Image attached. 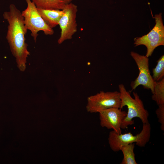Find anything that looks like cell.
<instances>
[{"label": "cell", "mask_w": 164, "mask_h": 164, "mask_svg": "<svg viewBox=\"0 0 164 164\" xmlns=\"http://www.w3.org/2000/svg\"><path fill=\"white\" fill-rule=\"evenodd\" d=\"M9 8V11L3 14L9 24L6 39L18 68L23 72L26 69L27 59L30 55L25 37L28 30L20 11L13 4H10Z\"/></svg>", "instance_id": "cell-1"}, {"label": "cell", "mask_w": 164, "mask_h": 164, "mask_svg": "<svg viewBox=\"0 0 164 164\" xmlns=\"http://www.w3.org/2000/svg\"><path fill=\"white\" fill-rule=\"evenodd\" d=\"M118 88L121 100L120 108L121 109L126 106L128 108L127 115L122 121L121 128L125 129L129 125L134 124V120L132 119L135 117L140 118L143 124L149 122V114L145 109L143 102L137 93L133 92L134 96L133 98L123 84H119Z\"/></svg>", "instance_id": "cell-2"}, {"label": "cell", "mask_w": 164, "mask_h": 164, "mask_svg": "<svg viewBox=\"0 0 164 164\" xmlns=\"http://www.w3.org/2000/svg\"><path fill=\"white\" fill-rule=\"evenodd\" d=\"M151 133V126L149 122L143 124L142 130L135 135L130 132L118 134L112 130L109 134L108 144L111 149L114 152L120 151V147L123 145L132 143L140 147H144L149 141Z\"/></svg>", "instance_id": "cell-3"}, {"label": "cell", "mask_w": 164, "mask_h": 164, "mask_svg": "<svg viewBox=\"0 0 164 164\" xmlns=\"http://www.w3.org/2000/svg\"><path fill=\"white\" fill-rule=\"evenodd\" d=\"M26 8L21 13L24 19L25 26L31 32V35L36 42L38 36V32L43 31L46 35L53 34V28L50 27L45 22L38 12L34 3L31 0H26Z\"/></svg>", "instance_id": "cell-4"}, {"label": "cell", "mask_w": 164, "mask_h": 164, "mask_svg": "<svg viewBox=\"0 0 164 164\" xmlns=\"http://www.w3.org/2000/svg\"><path fill=\"white\" fill-rule=\"evenodd\" d=\"M154 18L155 24L152 29L147 34L134 39L135 46L144 45L146 47L145 56L147 57L151 56L156 47L164 45V26L162 13L155 15Z\"/></svg>", "instance_id": "cell-5"}, {"label": "cell", "mask_w": 164, "mask_h": 164, "mask_svg": "<svg viewBox=\"0 0 164 164\" xmlns=\"http://www.w3.org/2000/svg\"><path fill=\"white\" fill-rule=\"evenodd\" d=\"M120 92L118 91H101L87 97L86 110L88 112L95 113L111 108H120Z\"/></svg>", "instance_id": "cell-6"}, {"label": "cell", "mask_w": 164, "mask_h": 164, "mask_svg": "<svg viewBox=\"0 0 164 164\" xmlns=\"http://www.w3.org/2000/svg\"><path fill=\"white\" fill-rule=\"evenodd\" d=\"M62 10L63 14L59 22L61 30L60 36L57 41L59 44L71 39L77 31L76 20L77 6L70 2L66 4Z\"/></svg>", "instance_id": "cell-7"}, {"label": "cell", "mask_w": 164, "mask_h": 164, "mask_svg": "<svg viewBox=\"0 0 164 164\" xmlns=\"http://www.w3.org/2000/svg\"><path fill=\"white\" fill-rule=\"evenodd\" d=\"M131 55L135 61L139 70L138 77L131 83L132 90H135L138 86L142 85L145 88L150 90L153 94L155 81L150 74L148 57L133 51L131 52Z\"/></svg>", "instance_id": "cell-8"}, {"label": "cell", "mask_w": 164, "mask_h": 164, "mask_svg": "<svg viewBox=\"0 0 164 164\" xmlns=\"http://www.w3.org/2000/svg\"><path fill=\"white\" fill-rule=\"evenodd\" d=\"M99 113L101 127L112 129L118 134L121 133V124L127 112L121 111L120 108H113L102 110Z\"/></svg>", "instance_id": "cell-9"}, {"label": "cell", "mask_w": 164, "mask_h": 164, "mask_svg": "<svg viewBox=\"0 0 164 164\" xmlns=\"http://www.w3.org/2000/svg\"><path fill=\"white\" fill-rule=\"evenodd\" d=\"M37 10L45 22L52 28L59 25V20L63 14L62 10L38 8Z\"/></svg>", "instance_id": "cell-10"}, {"label": "cell", "mask_w": 164, "mask_h": 164, "mask_svg": "<svg viewBox=\"0 0 164 164\" xmlns=\"http://www.w3.org/2000/svg\"><path fill=\"white\" fill-rule=\"evenodd\" d=\"M37 8L62 10L66 4L63 0H32Z\"/></svg>", "instance_id": "cell-11"}, {"label": "cell", "mask_w": 164, "mask_h": 164, "mask_svg": "<svg viewBox=\"0 0 164 164\" xmlns=\"http://www.w3.org/2000/svg\"><path fill=\"white\" fill-rule=\"evenodd\" d=\"M135 143H131L122 146L120 150L123 153V157L121 164H137L135 158L134 149Z\"/></svg>", "instance_id": "cell-12"}, {"label": "cell", "mask_w": 164, "mask_h": 164, "mask_svg": "<svg viewBox=\"0 0 164 164\" xmlns=\"http://www.w3.org/2000/svg\"><path fill=\"white\" fill-rule=\"evenodd\" d=\"M152 99L158 106L164 104V77L160 80L155 81Z\"/></svg>", "instance_id": "cell-13"}, {"label": "cell", "mask_w": 164, "mask_h": 164, "mask_svg": "<svg viewBox=\"0 0 164 164\" xmlns=\"http://www.w3.org/2000/svg\"><path fill=\"white\" fill-rule=\"evenodd\" d=\"M152 77L155 81H159L164 77V55H162L157 61L156 66L152 69Z\"/></svg>", "instance_id": "cell-14"}, {"label": "cell", "mask_w": 164, "mask_h": 164, "mask_svg": "<svg viewBox=\"0 0 164 164\" xmlns=\"http://www.w3.org/2000/svg\"><path fill=\"white\" fill-rule=\"evenodd\" d=\"M158 122L160 124L161 129L164 131V104L158 105L155 111Z\"/></svg>", "instance_id": "cell-15"}, {"label": "cell", "mask_w": 164, "mask_h": 164, "mask_svg": "<svg viewBox=\"0 0 164 164\" xmlns=\"http://www.w3.org/2000/svg\"><path fill=\"white\" fill-rule=\"evenodd\" d=\"M63 0L64 2L66 4H67L70 3L71 1H72V0Z\"/></svg>", "instance_id": "cell-16"}]
</instances>
